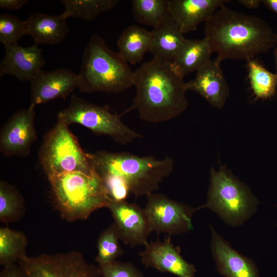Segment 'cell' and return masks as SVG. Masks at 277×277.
Wrapping results in <instances>:
<instances>
[{
  "instance_id": "obj_32",
  "label": "cell",
  "mask_w": 277,
  "mask_h": 277,
  "mask_svg": "<svg viewBox=\"0 0 277 277\" xmlns=\"http://www.w3.org/2000/svg\"><path fill=\"white\" fill-rule=\"evenodd\" d=\"M28 2L27 0H1L0 7L11 11L17 10Z\"/></svg>"
},
{
  "instance_id": "obj_25",
  "label": "cell",
  "mask_w": 277,
  "mask_h": 277,
  "mask_svg": "<svg viewBox=\"0 0 277 277\" xmlns=\"http://www.w3.org/2000/svg\"><path fill=\"white\" fill-rule=\"evenodd\" d=\"M27 244V238L23 232L1 227L0 264L3 267L15 264L26 255Z\"/></svg>"
},
{
  "instance_id": "obj_7",
  "label": "cell",
  "mask_w": 277,
  "mask_h": 277,
  "mask_svg": "<svg viewBox=\"0 0 277 277\" xmlns=\"http://www.w3.org/2000/svg\"><path fill=\"white\" fill-rule=\"evenodd\" d=\"M38 157L47 177L70 172H96L90 153L84 151L68 126L60 120L45 135Z\"/></svg>"
},
{
  "instance_id": "obj_18",
  "label": "cell",
  "mask_w": 277,
  "mask_h": 277,
  "mask_svg": "<svg viewBox=\"0 0 277 277\" xmlns=\"http://www.w3.org/2000/svg\"><path fill=\"white\" fill-rule=\"evenodd\" d=\"M212 254L219 272L225 277H259L254 263L233 249L211 226Z\"/></svg>"
},
{
  "instance_id": "obj_19",
  "label": "cell",
  "mask_w": 277,
  "mask_h": 277,
  "mask_svg": "<svg viewBox=\"0 0 277 277\" xmlns=\"http://www.w3.org/2000/svg\"><path fill=\"white\" fill-rule=\"evenodd\" d=\"M67 18L63 12L54 15L33 13L25 21L26 34L31 36L36 44H60L69 32Z\"/></svg>"
},
{
  "instance_id": "obj_29",
  "label": "cell",
  "mask_w": 277,
  "mask_h": 277,
  "mask_svg": "<svg viewBox=\"0 0 277 277\" xmlns=\"http://www.w3.org/2000/svg\"><path fill=\"white\" fill-rule=\"evenodd\" d=\"M26 34L25 22L9 13L0 15V43L4 46L17 44Z\"/></svg>"
},
{
  "instance_id": "obj_6",
  "label": "cell",
  "mask_w": 277,
  "mask_h": 277,
  "mask_svg": "<svg viewBox=\"0 0 277 277\" xmlns=\"http://www.w3.org/2000/svg\"><path fill=\"white\" fill-rule=\"evenodd\" d=\"M210 185L205 204L225 222L233 227L242 225L256 210L259 202L246 184L222 165L210 171Z\"/></svg>"
},
{
  "instance_id": "obj_16",
  "label": "cell",
  "mask_w": 277,
  "mask_h": 277,
  "mask_svg": "<svg viewBox=\"0 0 277 277\" xmlns=\"http://www.w3.org/2000/svg\"><path fill=\"white\" fill-rule=\"evenodd\" d=\"M5 54L0 65V78L12 75L21 82L31 81L45 64L43 50L34 44L29 47L17 44L4 46Z\"/></svg>"
},
{
  "instance_id": "obj_11",
  "label": "cell",
  "mask_w": 277,
  "mask_h": 277,
  "mask_svg": "<svg viewBox=\"0 0 277 277\" xmlns=\"http://www.w3.org/2000/svg\"><path fill=\"white\" fill-rule=\"evenodd\" d=\"M35 112L29 106L15 112L0 132V151L5 156H26L37 140L34 126Z\"/></svg>"
},
{
  "instance_id": "obj_20",
  "label": "cell",
  "mask_w": 277,
  "mask_h": 277,
  "mask_svg": "<svg viewBox=\"0 0 277 277\" xmlns=\"http://www.w3.org/2000/svg\"><path fill=\"white\" fill-rule=\"evenodd\" d=\"M151 31L153 57L172 63L186 39L178 25L170 17Z\"/></svg>"
},
{
  "instance_id": "obj_2",
  "label": "cell",
  "mask_w": 277,
  "mask_h": 277,
  "mask_svg": "<svg viewBox=\"0 0 277 277\" xmlns=\"http://www.w3.org/2000/svg\"><path fill=\"white\" fill-rule=\"evenodd\" d=\"M204 33L212 52L221 61L247 62L274 47L277 40V34L264 20L225 5L205 23Z\"/></svg>"
},
{
  "instance_id": "obj_1",
  "label": "cell",
  "mask_w": 277,
  "mask_h": 277,
  "mask_svg": "<svg viewBox=\"0 0 277 277\" xmlns=\"http://www.w3.org/2000/svg\"><path fill=\"white\" fill-rule=\"evenodd\" d=\"M185 84L172 63L153 57L133 72L136 94L124 113L136 110L141 120L150 123L172 120L187 108Z\"/></svg>"
},
{
  "instance_id": "obj_8",
  "label": "cell",
  "mask_w": 277,
  "mask_h": 277,
  "mask_svg": "<svg viewBox=\"0 0 277 277\" xmlns=\"http://www.w3.org/2000/svg\"><path fill=\"white\" fill-rule=\"evenodd\" d=\"M57 120L68 126L80 124L96 134L109 136L122 145L143 137L123 122L121 115L112 113L109 107L89 103L74 94L69 105L58 113Z\"/></svg>"
},
{
  "instance_id": "obj_23",
  "label": "cell",
  "mask_w": 277,
  "mask_h": 277,
  "mask_svg": "<svg viewBox=\"0 0 277 277\" xmlns=\"http://www.w3.org/2000/svg\"><path fill=\"white\" fill-rule=\"evenodd\" d=\"M131 3L134 19L153 29L170 17L168 0H132Z\"/></svg>"
},
{
  "instance_id": "obj_27",
  "label": "cell",
  "mask_w": 277,
  "mask_h": 277,
  "mask_svg": "<svg viewBox=\"0 0 277 277\" xmlns=\"http://www.w3.org/2000/svg\"><path fill=\"white\" fill-rule=\"evenodd\" d=\"M24 210V201L18 191L6 182H0V221L8 224L18 220Z\"/></svg>"
},
{
  "instance_id": "obj_10",
  "label": "cell",
  "mask_w": 277,
  "mask_h": 277,
  "mask_svg": "<svg viewBox=\"0 0 277 277\" xmlns=\"http://www.w3.org/2000/svg\"><path fill=\"white\" fill-rule=\"evenodd\" d=\"M144 209L152 231L169 236L192 230V217L197 209L154 192L147 195Z\"/></svg>"
},
{
  "instance_id": "obj_36",
  "label": "cell",
  "mask_w": 277,
  "mask_h": 277,
  "mask_svg": "<svg viewBox=\"0 0 277 277\" xmlns=\"http://www.w3.org/2000/svg\"><path fill=\"white\" fill-rule=\"evenodd\" d=\"M274 55L275 57V63L276 67V75L277 76V40L276 41L275 44L274 45Z\"/></svg>"
},
{
  "instance_id": "obj_5",
  "label": "cell",
  "mask_w": 277,
  "mask_h": 277,
  "mask_svg": "<svg viewBox=\"0 0 277 277\" xmlns=\"http://www.w3.org/2000/svg\"><path fill=\"white\" fill-rule=\"evenodd\" d=\"M56 209L68 222L85 220L110 200L96 172H66L48 177Z\"/></svg>"
},
{
  "instance_id": "obj_9",
  "label": "cell",
  "mask_w": 277,
  "mask_h": 277,
  "mask_svg": "<svg viewBox=\"0 0 277 277\" xmlns=\"http://www.w3.org/2000/svg\"><path fill=\"white\" fill-rule=\"evenodd\" d=\"M18 262L23 277H101L98 267L76 251L25 255Z\"/></svg>"
},
{
  "instance_id": "obj_30",
  "label": "cell",
  "mask_w": 277,
  "mask_h": 277,
  "mask_svg": "<svg viewBox=\"0 0 277 277\" xmlns=\"http://www.w3.org/2000/svg\"><path fill=\"white\" fill-rule=\"evenodd\" d=\"M98 268L101 277H144L143 273L130 262L115 260Z\"/></svg>"
},
{
  "instance_id": "obj_13",
  "label": "cell",
  "mask_w": 277,
  "mask_h": 277,
  "mask_svg": "<svg viewBox=\"0 0 277 277\" xmlns=\"http://www.w3.org/2000/svg\"><path fill=\"white\" fill-rule=\"evenodd\" d=\"M139 253L142 263L162 273H169L177 277H194L196 269L193 265L181 256L179 247H175L170 236L164 241L147 242Z\"/></svg>"
},
{
  "instance_id": "obj_15",
  "label": "cell",
  "mask_w": 277,
  "mask_h": 277,
  "mask_svg": "<svg viewBox=\"0 0 277 277\" xmlns=\"http://www.w3.org/2000/svg\"><path fill=\"white\" fill-rule=\"evenodd\" d=\"M217 57L196 72L195 77L186 83L187 91L198 93L211 106L222 109L229 95V88Z\"/></svg>"
},
{
  "instance_id": "obj_14",
  "label": "cell",
  "mask_w": 277,
  "mask_h": 277,
  "mask_svg": "<svg viewBox=\"0 0 277 277\" xmlns=\"http://www.w3.org/2000/svg\"><path fill=\"white\" fill-rule=\"evenodd\" d=\"M30 103L34 108L57 98L65 99L78 86V74L66 68L41 71L30 82Z\"/></svg>"
},
{
  "instance_id": "obj_4",
  "label": "cell",
  "mask_w": 277,
  "mask_h": 277,
  "mask_svg": "<svg viewBox=\"0 0 277 277\" xmlns=\"http://www.w3.org/2000/svg\"><path fill=\"white\" fill-rule=\"evenodd\" d=\"M78 77L82 92L118 93L133 86V72L118 52L93 34L84 49Z\"/></svg>"
},
{
  "instance_id": "obj_22",
  "label": "cell",
  "mask_w": 277,
  "mask_h": 277,
  "mask_svg": "<svg viewBox=\"0 0 277 277\" xmlns=\"http://www.w3.org/2000/svg\"><path fill=\"white\" fill-rule=\"evenodd\" d=\"M212 53L206 37L186 39L172 64L175 71L184 77L210 61Z\"/></svg>"
},
{
  "instance_id": "obj_21",
  "label": "cell",
  "mask_w": 277,
  "mask_h": 277,
  "mask_svg": "<svg viewBox=\"0 0 277 277\" xmlns=\"http://www.w3.org/2000/svg\"><path fill=\"white\" fill-rule=\"evenodd\" d=\"M151 45V31L136 25L127 27L117 40L118 53L132 65L143 60L145 54L150 51Z\"/></svg>"
},
{
  "instance_id": "obj_35",
  "label": "cell",
  "mask_w": 277,
  "mask_h": 277,
  "mask_svg": "<svg viewBox=\"0 0 277 277\" xmlns=\"http://www.w3.org/2000/svg\"><path fill=\"white\" fill-rule=\"evenodd\" d=\"M262 2L269 9L277 14V0H263Z\"/></svg>"
},
{
  "instance_id": "obj_26",
  "label": "cell",
  "mask_w": 277,
  "mask_h": 277,
  "mask_svg": "<svg viewBox=\"0 0 277 277\" xmlns=\"http://www.w3.org/2000/svg\"><path fill=\"white\" fill-rule=\"evenodd\" d=\"M65 7L64 14L67 18L73 17L92 21L100 14L114 8L118 0H62Z\"/></svg>"
},
{
  "instance_id": "obj_34",
  "label": "cell",
  "mask_w": 277,
  "mask_h": 277,
  "mask_svg": "<svg viewBox=\"0 0 277 277\" xmlns=\"http://www.w3.org/2000/svg\"><path fill=\"white\" fill-rule=\"evenodd\" d=\"M238 2L249 9H257L262 3V0H239Z\"/></svg>"
},
{
  "instance_id": "obj_12",
  "label": "cell",
  "mask_w": 277,
  "mask_h": 277,
  "mask_svg": "<svg viewBox=\"0 0 277 277\" xmlns=\"http://www.w3.org/2000/svg\"><path fill=\"white\" fill-rule=\"evenodd\" d=\"M120 240L131 247L145 245L152 232L144 208L126 201L110 200L107 207Z\"/></svg>"
},
{
  "instance_id": "obj_28",
  "label": "cell",
  "mask_w": 277,
  "mask_h": 277,
  "mask_svg": "<svg viewBox=\"0 0 277 277\" xmlns=\"http://www.w3.org/2000/svg\"><path fill=\"white\" fill-rule=\"evenodd\" d=\"M120 238L114 224L101 233L97 242L95 261L98 267L110 263L124 253L119 241Z\"/></svg>"
},
{
  "instance_id": "obj_24",
  "label": "cell",
  "mask_w": 277,
  "mask_h": 277,
  "mask_svg": "<svg viewBox=\"0 0 277 277\" xmlns=\"http://www.w3.org/2000/svg\"><path fill=\"white\" fill-rule=\"evenodd\" d=\"M248 77L251 89L257 99H268L274 95L277 76L267 70L254 58L247 61Z\"/></svg>"
},
{
  "instance_id": "obj_33",
  "label": "cell",
  "mask_w": 277,
  "mask_h": 277,
  "mask_svg": "<svg viewBox=\"0 0 277 277\" xmlns=\"http://www.w3.org/2000/svg\"><path fill=\"white\" fill-rule=\"evenodd\" d=\"M0 277H23L18 265L13 264L3 267Z\"/></svg>"
},
{
  "instance_id": "obj_3",
  "label": "cell",
  "mask_w": 277,
  "mask_h": 277,
  "mask_svg": "<svg viewBox=\"0 0 277 277\" xmlns=\"http://www.w3.org/2000/svg\"><path fill=\"white\" fill-rule=\"evenodd\" d=\"M90 154L94 168L101 177H121L135 196L154 192L173 169V160L168 156L158 159L151 155L140 156L129 152L107 150Z\"/></svg>"
},
{
  "instance_id": "obj_31",
  "label": "cell",
  "mask_w": 277,
  "mask_h": 277,
  "mask_svg": "<svg viewBox=\"0 0 277 277\" xmlns=\"http://www.w3.org/2000/svg\"><path fill=\"white\" fill-rule=\"evenodd\" d=\"M108 196L114 201H126L130 192L128 186L121 177L115 176L102 177Z\"/></svg>"
},
{
  "instance_id": "obj_17",
  "label": "cell",
  "mask_w": 277,
  "mask_h": 277,
  "mask_svg": "<svg viewBox=\"0 0 277 277\" xmlns=\"http://www.w3.org/2000/svg\"><path fill=\"white\" fill-rule=\"evenodd\" d=\"M228 0H168L171 18L182 32L195 31L202 23H205Z\"/></svg>"
}]
</instances>
